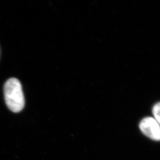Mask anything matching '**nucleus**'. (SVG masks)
I'll return each instance as SVG.
<instances>
[{
    "label": "nucleus",
    "mask_w": 160,
    "mask_h": 160,
    "mask_svg": "<svg viewBox=\"0 0 160 160\" xmlns=\"http://www.w3.org/2000/svg\"><path fill=\"white\" fill-rule=\"evenodd\" d=\"M152 113L154 119L160 125V102L156 103L153 106Z\"/></svg>",
    "instance_id": "7ed1b4c3"
},
{
    "label": "nucleus",
    "mask_w": 160,
    "mask_h": 160,
    "mask_svg": "<svg viewBox=\"0 0 160 160\" xmlns=\"http://www.w3.org/2000/svg\"><path fill=\"white\" fill-rule=\"evenodd\" d=\"M0 54H1V51H0Z\"/></svg>",
    "instance_id": "20e7f679"
},
{
    "label": "nucleus",
    "mask_w": 160,
    "mask_h": 160,
    "mask_svg": "<svg viewBox=\"0 0 160 160\" xmlns=\"http://www.w3.org/2000/svg\"><path fill=\"white\" fill-rule=\"evenodd\" d=\"M139 128L145 135L156 141H160V125L154 118L147 117L142 120Z\"/></svg>",
    "instance_id": "f03ea898"
},
{
    "label": "nucleus",
    "mask_w": 160,
    "mask_h": 160,
    "mask_svg": "<svg viewBox=\"0 0 160 160\" xmlns=\"http://www.w3.org/2000/svg\"><path fill=\"white\" fill-rule=\"evenodd\" d=\"M5 100L9 110L14 112L22 111L25 106V100L20 81L11 78L6 82L4 88Z\"/></svg>",
    "instance_id": "f257e3e1"
}]
</instances>
